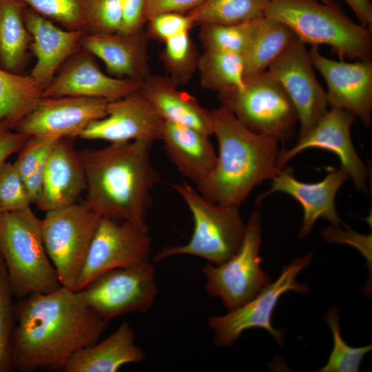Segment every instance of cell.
<instances>
[{"label": "cell", "instance_id": "29", "mask_svg": "<svg viewBox=\"0 0 372 372\" xmlns=\"http://www.w3.org/2000/svg\"><path fill=\"white\" fill-rule=\"evenodd\" d=\"M202 87L218 93L241 85L245 79V63L241 55L204 50L197 60Z\"/></svg>", "mask_w": 372, "mask_h": 372}, {"label": "cell", "instance_id": "9", "mask_svg": "<svg viewBox=\"0 0 372 372\" xmlns=\"http://www.w3.org/2000/svg\"><path fill=\"white\" fill-rule=\"evenodd\" d=\"M260 216L254 211L246 224L238 250L220 265L209 262L202 268L207 293L220 298L229 311L251 300L269 283L268 275L260 267Z\"/></svg>", "mask_w": 372, "mask_h": 372}, {"label": "cell", "instance_id": "34", "mask_svg": "<svg viewBox=\"0 0 372 372\" xmlns=\"http://www.w3.org/2000/svg\"><path fill=\"white\" fill-rule=\"evenodd\" d=\"M324 319L329 326L333 338V348L327 363L320 372H358L364 356L371 350V345L353 347L343 340L339 324L337 309H330Z\"/></svg>", "mask_w": 372, "mask_h": 372}, {"label": "cell", "instance_id": "38", "mask_svg": "<svg viewBox=\"0 0 372 372\" xmlns=\"http://www.w3.org/2000/svg\"><path fill=\"white\" fill-rule=\"evenodd\" d=\"M59 138L33 136L27 138L13 163L24 179L48 154Z\"/></svg>", "mask_w": 372, "mask_h": 372}, {"label": "cell", "instance_id": "36", "mask_svg": "<svg viewBox=\"0 0 372 372\" xmlns=\"http://www.w3.org/2000/svg\"><path fill=\"white\" fill-rule=\"evenodd\" d=\"M121 23V0H86L83 31L103 35L119 31Z\"/></svg>", "mask_w": 372, "mask_h": 372}, {"label": "cell", "instance_id": "22", "mask_svg": "<svg viewBox=\"0 0 372 372\" xmlns=\"http://www.w3.org/2000/svg\"><path fill=\"white\" fill-rule=\"evenodd\" d=\"M148 38L144 30L132 34L117 32L91 35L85 33L81 46L101 59L110 75L143 81L151 74Z\"/></svg>", "mask_w": 372, "mask_h": 372}, {"label": "cell", "instance_id": "45", "mask_svg": "<svg viewBox=\"0 0 372 372\" xmlns=\"http://www.w3.org/2000/svg\"><path fill=\"white\" fill-rule=\"evenodd\" d=\"M353 12L360 23L371 29L372 3L370 0H342Z\"/></svg>", "mask_w": 372, "mask_h": 372}, {"label": "cell", "instance_id": "44", "mask_svg": "<svg viewBox=\"0 0 372 372\" xmlns=\"http://www.w3.org/2000/svg\"><path fill=\"white\" fill-rule=\"evenodd\" d=\"M324 237L330 242L350 243L358 247L361 251H364L366 258H369V249L364 248L363 245L359 244L358 240L366 238L369 236H362L350 230L349 232L341 231L338 226L327 228L323 231Z\"/></svg>", "mask_w": 372, "mask_h": 372}, {"label": "cell", "instance_id": "10", "mask_svg": "<svg viewBox=\"0 0 372 372\" xmlns=\"http://www.w3.org/2000/svg\"><path fill=\"white\" fill-rule=\"evenodd\" d=\"M76 292L89 309L107 321L127 313H145L158 293L155 269L149 261L114 269Z\"/></svg>", "mask_w": 372, "mask_h": 372}, {"label": "cell", "instance_id": "41", "mask_svg": "<svg viewBox=\"0 0 372 372\" xmlns=\"http://www.w3.org/2000/svg\"><path fill=\"white\" fill-rule=\"evenodd\" d=\"M205 0H146L145 19L146 23L153 17L163 12L187 13Z\"/></svg>", "mask_w": 372, "mask_h": 372}, {"label": "cell", "instance_id": "30", "mask_svg": "<svg viewBox=\"0 0 372 372\" xmlns=\"http://www.w3.org/2000/svg\"><path fill=\"white\" fill-rule=\"evenodd\" d=\"M269 0H205L187 14L194 25L236 24L265 16Z\"/></svg>", "mask_w": 372, "mask_h": 372}, {"label": "cell", "instance_id": "1", "mask_svg": "<svg viewBox=\"0 0 372 372\" xmlns=\"http://www.w3.org/2000/svg\"><path fill=\"white\" fill-rule=\"evenodd\" d=\"M15 304L14 369H63L72 356L99 341L108 326L77 293L61 287L25 296Z\"/></svg>", "mask_w": 372, "mask_h": 372}, {"label": "cell", "instance_id": "26", "mask_svg": "<svg viewBox=\"0 0 372 372\" xmlns=\"http://www.w3.org/2000/svg\"><path fill=\"white\" fill-rule=\"evenodd\" d=\"M21 0H0V68L23 74L31 36L25 24Z\"/></svg>", "mask_w": 372, "mask_h": 372}, {"label": "cell", "instance_id": "31", "mask_svg": "<svg viewBox=\"0 0 372 372\" xmlns=\"http://www.w3.org/2000/svg\"><path fill=\"white\" fill-rule=\"evenodd\" d=\"M257 19L236 24H202L199 25V41L204 50L234 53L242 56Z\"/></svg>", "mask_w": 372, "mask_h": 372}, {"label": "cell", "instance_id": "12", "mask_svg": "<svg viewBox=\"0 0 372 372\" xmlns=\"http://www.w3.org/2000/svg\"><path fill=\"white\" fill-rule=\"evenodd\" d=\"M147 232L131 223L101 216L74 291L110 270L149 262L152 241Z\"/></svg>", "mask_w": 372, "mask_h": 372}, {"label": "cell", "instance_id": "33", "mask_svg": "<svg viewBox=\"0 0 372 372\" xmlns=\"http://www.w3.org/2000/svg\"><path fill=\"white\" fill-rule=\"evenodd\" d=\"M6 268L0 255V372L14 369L13 339L15 328V304Z\"/></svg>", "mask_w": 372, "mask_h": 372}, {"label": "cell", "instance_id": "19", "mask_svg": "<svg viewBox=\"0 0 372 372\" xmlns=\"http://www.w3.org/2000/svg\"><path fill=\"white\" fill-rule=\"evenodd\" d=\"M350 178L342 167L330 172L318 183H307L297 180L291 168L280 170L271 179V188L263 193L260 201L273 192L285 193L295 198L302 206L303 218L299 237H305L316 221L322 218L334 226L341 223L335 206L336 194L343 183Z\"/></svg>", "mask_w": 372, "mask_h": 372}, {"label": "cell", "instance_id": "37", "mask_svg": "<svg viewBox=\"0 0 372 372\" xmlns=\"http://www.w3.org/2000/svg\"><path fill=\"white\" fill-rule=\"evenodd\" d=\"M30 205L24 180L15 165L4 162L0 165V214L21 210Z\"/></svg>", "mask_w": 372, "mask_h": 372}, {"label": "cell", "instance_id": "5", "mask_svg": "<svg viewBox=\"0 0 372 372\" xmlns=\"http://www.w3.org/2000/svg\"><path fill=\"white\" fill-rule=\"evenodd\" d=\"M0 255L13 296L23 298L62 287L44 246L41 219L30 207L0 214Z\"/></svg>", "mask_w": 372, "mask_h": 372}, {"label": "cell", "instance_id": "8", "mask_svg": "<svg viewBox=\"0 0 372 372\" xmlns=\"http://www.w3.org/2000/svg\"><path fill=\"white\" fill-rule=\"evenodd\" d=\"M101 217L76 203L48 211L41 219L44 246L62 287L74 290Z\"/></svg>", "mask_w": 372, "mask_h": 372}, {"label": "cell", "instance_id": "15", "mask_svg": "<svg viewBox=\"0 0 372 372\" xmlns=\"http://www.w3.org/2000/svg\"><path fill=\"white\" fill-rule=\"evenodd\" d=\"M107 116L92 123L78 138L112 143L161 140L165 121L141 88L107 101Z\"/></svg>", "mask_w": 372, "mask_h": 372}, {"label": "cell", "instance_id": "6", "mask_svg": "<svg viewBox=\"0 0 372 372\" xmlns=\"http://www.w3.org/2000/svg\"><path fill=\"white\" fill-rule=\"evenodd\" d=\"M193 217L194 227L190 240L183 245L163 247L154 257L155 262L176 255L203 258L220 265L240 248L245 232L239 207L213 203L187 182L172 183Z\"/></svg>", "mask_w": 372, "mask_h": 372}, {"label": "cell", "instance_id": "2", "mask_svg": "<svg viewBox=\"0 0 372 372\" xmlns=\"http://www.w3.org/2000/svg\"><path fill=\"white\" fill-rule=\"evenodd\" d=\"M152 143H112L79 152L86 180L84 203L102 217L131 223L148 231L151 192L160 180L150 161Z\"/></svg>", "mask_w": 372, "mask_h": 372}, {"label": "cell", "instance_id": "25", "mask_svg": "<svg viewBox=\"0 0 372 372\" xmlns=\"http://www.w3.org/2000/svg\"><path fill=\"white\" fill-rule=\"evenodd\" d=\"M145 358L141 347L135 343V333L123 321L107 338L81 349L63 368L65 372H116L123 365L140 363Z\"/></svg>", "mask_w": 372, "mask_h": 372}, {"label": "cell", "instance_id": "32", "mask_svg": "<svg viewBox=\"0 0 372 372\" xmlns=\"http://www.w3.org/2000/svg\"><path fill=\"white\" fill-rule=\"evenodd\" d=\"M189 32H181L165 41L161 54L169 76L178 85L187 82L197 66L198 56Z\"/></svg>", "mask_w": 372, "mask_h": 372}, {"label": "cell", "instance_id": "23", "mask_svg": "<svg viewBox=\"0 0 372 372\" xmlns=\"http://www.w3.org/2000/svg\"><path fill=\"white\" fill-rule=\"evenodd\" d=\"M141 90L165 121L213 134L211 111L195 97L180 90L169 76L152 74L143 81Z\"/></svg>", "mask_w": 372, "mask_h": 372}, {"label": "cell", "instance_id": "13", "mask_svg": "<svg viewBox=\"0 0 372 372\" xmlns=\"http://www.w3.org/2000/svg\"><path fill=\"white\" fill-rule=\"evenodd\" d=\"M307 45L295 37L267 71L291 99L300 124L298 138L309 132L328 111L326 92L314 72Z\"/></svg>", "mask_w": 372, "mask_h": 372}, {"label": "cell", "instance_id": "21", "mask_svg": "<svg viewBox=\"0 0 372 372\" xmlns=\"http://www.w3.org/2000/svg\"><path fill=\"white\" fill-rule=\"evenodd\" d=\"M85 187L79 151L70 138H59L46 156L43 189L37 207L46 212L76 203Z\"/></svg>", "mask_w": 372, "mask_h": 372}, {"label": "cell", "instance_id": "4", "mask_svg": "<svg viewBox=\"0 0 372 372\" xmlns=\"http://www.w3.org/2000/svg\"><path fill=\"white\" fill-rule=\"evenodd\" d=\"M265 17L288 26L306 45L330 46L340 60H371L372 29L354 22L335 3L269 0Z\"/></svg>", "mask_w": 372, "mask_h": 372}, {"label": "cell", "instance_id": "14", "mask_svg": "<svg viewBox=\"0 0 372 372\" xmlns=\"http://www.w3.org/2000/svg\"><path fill=\"white\" fill-rule=\"evenodd\" d=\"M107 103L97 98L42 96L14 130L28 137L78 138L92 123L107 116Z\"/></svg>", "mask_w": 372, "mask_h": 372}, {"label": "cell", "instance_id": "18", "mask_svg": "<svg viewBox=\"0 0 372 372\" xmlns=\"http://www.w3.org/2000/svg\"><path fill=\"white\" fill-rule=\"evenodd\" d=\"M94 58L81 48L63 63L43 89L42 96H74L110 101L141 87V81L105 74Z\"/></svg>", "mask_w": 372, "mask_h": 372}, {"label": "cell", "instance_id": "20", "mask_svg": "<svg viewBox=\"0 0 372 372\" xmlns=\"http://www.w3.org/2000/svg\"><path fill=\"white\" fill-rule=\"evenodd\" d=\"M23 19L36 58L30 75L43 90L63 63L81 48L85 32L61 28L28 6L23 10Z\"/></svg>", "mask_w": 372, "mask_h": 372}, {"label": "cell", "instance_id": "40", "mask_svg": "<svg viewBox=\"0 0 372 372\" xmlns=\"http://www.w3.org/2000/svg\"><path fill=\"white\" fill-rule=\"evenodd\" d=\"M121 23L119 32L136 33L143 30L146 23L145 8L146 0H121Z\"/></svg>", "mask_w": 372, "mask_h": 372}, {"label": "cell", "instance_id": "7", "mask_svg": "<svg viewBox=\"0 0 372 372\" xmlns=\"http://www.w3.org/2000/svg\"><path fill=\"white\" fill-rule=\"evenodd\" d=\"M221 105L245 127L285 143L298 122L296 110L280 83L267 70L245 77L243 83L218 93Z\"/></svg>", "mask_w": 372, "mask_h": 372}, {"label": "cell", "instance_id": "24", "mask_svg": "<svg viewBox=\"0 0 372 372\" xmlns=\"http://www.w3.org/2000/svg\"><path fill=\"white\" fill-rule=\"evenodd\" d=\"M208 135L194 128L165 121L161 140L183 176L200 183L214 169L217 154Z\"/></svg>", "mask_w": 372, "mask_h": 372}, {"label": "cell", "instance_id": "28", "mask_svg": "<svg viewBox=\"0 0 372 372\" xmlns=\"http://www.w3.org/2000/svg\"><path fill=\"white\" fill-rule=\"evenodd\" d=\"M43 88L30 75L0 68V127L14 130L42 97Z\"/></svg>", "mask_w": 372, "mask_h": 372}, {"label": "cell", "instance_id": "39", "mask_svg": "<svg viewBox=\"0 0 372 372\" xmlns=\"http://www.w3.org/2000/svg\"><path fill=\"white\" fill-rule=\"evenodd\" d=\"M147 22L148 37L163 42L181 32L189 31L194 26L187 13L174 12L158 14Z\"/></svg>", "mask_w": 372, "mask_h": 372}, {"label": "cell", "instance_id": "3", "mask_svg": "<svg viewBox=\"0 0 372 372\" xmlns=\"http://www.w3.org/2000/svg\"><path fill=\"white\" fill-rule=\"evenodd\" d=\"M211 113L218 154L197 189L211 202L240 207L255 187L280 171L278 142L252 132L222 105Z\"/></svg>", "mask_w": 372, "mask_h": 372}, {"label": "cell", "instance_id": "43", "mask_svg": "<svg viewBox=\"0 0 372 372\" xmlns=\"http://www.w3.org/2000/svg\"><path fill=\"white\" fill-rule=\"evenodd\" d=\"M47 155L41 161L35 169L24 179L25 185L31 205L33 204L37 205L42 193L45 164Z\"/></svg>", "mask_w": 372, "mask_h": 372}, {"label": "cell", "instance_id": "35", "mask_svg": "<svg viewBox=\"0 0 372 372\" xmlns=\"http://www.w3.org/2000/svg\"><path fill=\"white\" fill-rule=\"evenodd\" d=\"M44 17L70 30H83L86 0H21Z\"/></svg>", "mask_w": 372, "mask_h": 372}, {"label": "cell", "instance_id": "11", "mask_svg": "<svg viewBox=\"0 0 372 372\" xmlns=\"http://www.w3.org/2000/svg\"><path fill=\"white\" fill-rule=\"evenodd\" d=\"M313 254L293 260L286 265L272 283H269L251 300L229 310L227 314L213 316L208 319V327L213 331V342L220 347H230L246 329L262 328L279 343L283 342L282 333L271 324V316L280 298L289 291H309L307 285L297 282L298 274L310 263Z\"/></svg>", "mask_w": 372, "mask_h": 372}, {"label": "cell", "instance_id": "17", "mask_svg": "<svg viewBox=\"0 0 372 372\" xmlns=\"http://www.w3.org/2000/svg\"><path fill=\"white\" fill-rule=\"evenodd\" d=\"M355 116L350 112L331 107L290 149L278 152L276 165L279 170L300 152L310 148H319L334 153L340 158L341 167L352 178L355 187L362 192L366 189L369 171L357 154L351 136V128Z\"/></svg>", "mask_w": 372, "mask_h": 372}, {"label": "cell", "instance_id": "27", "mask_svg": "<svg viewBox=\"0 0 372 372\" xmlns=\"http://www.w3.org/2000/svg\"><path fill=\"white\" fill-rule=\"evenodd\" d=\"M295 37L290 28L282 22L265 16L258 19L242 55L245 77L266 71Z\"/></svg>", "mask_w": 372, "mask_h": 372}, {"label": "cell", "instance_id": "46", "mask_svg": "<svg viewBox=\"0 0 372 372\" xmlns=\"http://www.w3.org/2000/svg\"><path fill=\"white\" fill-rule=\"evenodd\" d=\"M321 2L325 3H334L333 0H318Z\"/></svg>", "mask_w": 372, "mask_h": 372}, {"label": "cell", "instance_id": "16", "mask_svg": "<svg viewBox=\"0 0 372 372\" xmlns=\"http://www.w3.org/2000/svg\"><path fill=\"white\" fill-rule=\"evenodd\" d=\"M318 47L313 45L309 51L313 68L327 83L328 105L351 112L364 127H369L372 121V61L333 60L322 55Z\"/></svg>", "mask_w": 372, "mask_h": 372}, {"label": "cell", "instance_id": "42", "mask_svg": "<svg viewBox=\"0 0 372 372\" xmlns=\"http://www.w3.org/2000/svg\"><path fill=\"white\" fill-rule=\"evenodd\" d=\"M28 138L15 130L0 127V165L18 153Z\"/></svg>", "mask_w": 372, "mask_h": 372}]
</instances>
